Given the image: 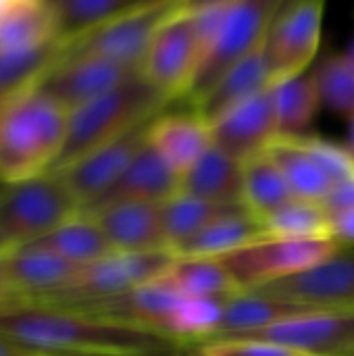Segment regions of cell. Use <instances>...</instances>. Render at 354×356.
Instances as JSON below:
<instances>
[{
  "mask_svg": "<svg viewBox=\"0 0 354 356\" xmlns=\"http://www.w3.org/2000/svg\"><path fill=\"white\" fill-rule=\"evenodd\" d=\"M271 88V75L265 58V44L252 52L246 60L234 67L192 111L198 113L209 125L232 108L259 96Z\"/></svg>",
  "mask_w": 354,
  "mask_h": 356,
  "instance_id": "cell-22",
  "label": "cell"
},
{
  "mask_svg": "<svg viewBox=\"0 0 354 356\" xmlns=\"http://www.w3.org/2000/svg\"><path fill=\"white\" fill-rule=\"evenodd\" d=\"M332 238L344 248H354V211L332 217Z\"/></svg>",
  "mask_w": 354,
  "mask_h": 356,
  "instance_id": "cell-35",
  "label": "cell"
},
{
  "mask_svg": "<svg viewBox=\"0 0 354 356\" xmlns=\"http://www.w3.org/2000/svg\"><path fill=\"white\" fill-rule=\"evenodd\" d=\"M213 146L238 161L261 154L280 136L273 90H265L211 123Z\"/></svg>",
  "mask_w": 354,
  "mask_h": 356,
  "instance_id": "cell-14",
  "label": "cell"
},
{
  "mask_svg": "<svg viewBox=\"0 0 354 356\" xmlns=\"http://www.w3.org/2000/svg\"><path fill=\"white\" fill-rule=\"evenodd\" d=\"M156 117L142 121L134 129L100 146L98 150L90 152L88 156L73 163L71 167L63 171H54L65 179V184L81 204V211L94 204L125 173V169L134 163V159L146 148L150 125Z\"/></svg>",
  "mask_w": 354,
  "mask_h": 356,
  "instance_id": "cell-10",
  "label": "cell"
},
{
  "mask_svg": "<svg viewBox=\"0 0 354 356\" xmlns=\"http://www.w3.org/2000/svg\"><path fill=\"white\" fill-rule=\"evenodd\" d=\"M267 236L265 223L248 209H240L182 242L171 252L177 259H223Z\"/></svg>",
  "mask_w": 354,
  "mask_h": 356,
  "instance_id": "cell-21",
  "label": "cell"
},
{
  "mask_svg": "<svg viewBox=\"0 0 354 356\" xmlns=\"http://www.w3.org/2000/svg\"><path fill=\"white\" fill-rule=\"evenodd\" d=\"M179 0H146L134 13L67 44H58L56 60H69L77 56L111 58L129 67L142 69V60L159 27L182 8Z\"/></svg>",
  "mask_w": 354,
  "mask_h": 356,
  "instance_id": "cell-7",
  "label": "cell"
},
{
  "mask_svg": "<svg viewBox=\"0 0 354 356\" xmlns=\"http://www.w3.org/2000/svg\"><path fill=\"white\" fill-rule=\"evenodd\" d=\"M148 144L175 173L184 175L213 146L211 125L192 108L165 111L152 121Z\"/></svg>",
  "mask_w": 354,
  "mask_h": 356,
  "instance_id": "cell-18",
  "label": "cell"
},
{
  "mask_svg": "<svg viewBox=\"0 0 354 356\" xmlns=\"http://www.w3.org/2000/svg\"><path fill=\"white\" fill-rule=\"evenodd\" d=\"M146 0H52L56 19V42L79 40L129 13Z\"/></svg>",
  "mask_w": 354,
  "mask_h": 356,
  "instance_id": "cell-24",
  "label": "cell"
},
{
  "mask_svg": "<svg viewBox=\"0 0 354 356\" xmlns=\"http://www.w3.org/2000/svg\"><path fill=\"white\" fill-rule=\"evenodd\" d=\"M200 60L202 46L190 15V2H184L154 33L140 71L156 90L182 104Z\"/></svg>",
  "mask_w": 354,
  "mask_h": 356,
  "instance_id": "cell-9",
  "label": "cell"
},
{
  "mask_svg": "<svg viewBox=\"0 0 354 356\" xmlns=\"http://www.w3.org/2000/svg\"><path fill=\"white\" fill-rule=\"evenodd\" d=\"M271 90L275 100L280 136L284 138L307 136L317 115V108L321 106L313 71L273 83Z\"/></svg>",
  "mask_w": 354,
  "mask_h": 356,
  "instance_id": "cell-28",
  "label": "cell"
},
{
  "mask_svg": "<svg viewBox=\"0 0 354 356\" xmlns=\"http://www.w3.org/2000/svg\"><path fill=\"white\" fill-rule=\"evenodd\" d=\"M35 246H42L44 250L75 267H88L115 254V248L111 246L102 227L96 223L94 217L86 213H79L75 219L48 234Z\"/></svg>",
  "mask_w": 354,
  "mask_h": 356,
  "instance_id": "cell-23",
  "label": "cell"
},
{
  "mask_svg": "<svg viewBox=\"0 0 354 356\" xmlns=\"http://www.w3.org/2000/svg\"><path fill=\"white\" fill-rule=\"evenodd\" d=\"M265 152L282 171L296 198L309 202H323L332 192L334 184L309 156V152L300 146L296 138L277 136Z\"/></svg>",
  "mask_w": 354,
  "mask_h": 356,
  "instance_id": "cell-26",
  "label": "cell"
},
{
  "mask_svg": "<svg viewBox=\"0 0 354 356\" xmlns=\"http://www.w3.org/2000/svg\"><path fill=\"white\" fill-rule=\"evenodd\" d=\"M255 292L321 309H354V248L342 246L315 269Z\"/></svg>",
  "mask_w": 354,
  "mask_h": 356,
  "instance_id": "cell-13",
  "label": "cell"
},
{
  "mask_svg": "<svg viewBox=\"0 0 354 356\" xmlns=\"http://www.w3.org/2000/svg\"><path fill=\"white\" fill-rule=\"evenodd\" d=\"M321 204L325 207L330 217L354 211V177L338 184V186H334L332 192L328 194V198Z\"/></svg>",
  "mask_w": 354,
  "mask_h": 356,
  "instance_id": "cell-34",
  "label": "cell"
},
{
  "mask_svg": "<svg viewBox=\"0 0 354 356\" xmlns=\"http://www.w3.org/2000/svg\"><path fill=\"white\" fill-rule=\"evenodd\" d=\"M294 198L286 177L267 152L244 161V207L255 217L265 221Z\"/></svg>",
  "mask_w": 354,
  "mask_h": 356,
  "instance_id": "cell-27",
  "label": "cell"
},
{
  "mask_svg": "<svg viewBox=\"0 0 354 356\" xmlns=\"http://www.w3.org/2000/svg\"><path fill=\"white\" fill-rule=\"evenodd\" d=\"M0 356H63L0 334Z\"/></svg>",
  "mask_w": 354,
  "mask_h": 356,
  "instance_id": "cell-36",
  "label": "cell"
},
{
  "mask_svg": "<svg viewBox=\"0 0 354 356\" xmlns=\"http://www.w3.org/2000/svg\"><path fill=\"white\" fill-rule=\"evenodd\" d=\"M182 192L215 204H244V163L211 146L182 175Z\"/></svg>",
  "mask_w": 354,
  "mask_h": 356,
  "instance_id": "cell-20",
  "label": "cell"
},
{
  "mask_svg": "<svg viewBox=\"0 0 354 356\" xmlns=\"http://www.w3.org/2000/svg\"><path fill=\"white\" fill-rule=\"evenodd\" d=\"M300 146L309 152V156L319 165V169L330 177L334 186L354 177V156L346 144L325 140L315 134L298 136Z\"/></svg>",
  "mask_w": 354,
  "mask_h": 356,
  "instance_id": "cell-32",
  "label": "cell"
},
{
  "mask_svg": "<svg viewBox=\"0 0 354 356\" xmlns=\"http://www.w3.org/2000/svg\"><path fill=\"white\" fill-rule=\"evenodd\" d=\"M159 282L184 296L200 300H227L242 294L234 277L217 259H175Z\"/></svg>",
  "mask_w": 354,
  "mask_h": 356,
  "instance_id": "cell-25",
  "label": "cell"
},
{
  "mask_svg": "<svg viewBox=\"0 0 354 356\" xmlns=\"http://www.w3.org/2000/svg\"><path fill=\"white\" fill-rule=\"evenodd\" d=\"M321 307L300 305L267 294L242 292L230 300H225L219 321L213 327L211 336L204 342L223 340V338H248L280 323H286L294 317L319 311ZM202 344V342H200Z\"/></svg>",
  "mask_w": 354,
  "mask_h": 356,
  "instance_id": "cell-17",
  "label": "cell"
},
{
  "mask_svg": "<svg viewBox=\"0 0 354 356\" xmlns=\"http://www.w3.org/2000/svg\"><path fill=\"white\" fill-rule=\"evenodd\" d=\"M313 77L321 104L351 119L354 115V63L346 52L323 56L313 69Z\"/></svg>",
  "mask_w": 354,
  "mask_h": 356,
  "instance_id": "cell-31",
  "label": "cell"
},
{
  "mask_svg": "<svg viewBox=\"0 0 354 356\" xmlns=\"http://www.w3.org/2000/svg\"><path fill=\"white\" fill-rule=\"evenodd\" d=\"M179 192H182V175L175 173L150 144H146V148L134 159V163L125 169V173L94 204H90L81 213H90L119 202L165 204Z\"/></svg>",
  "mask_w": 354,
  "mask_h": 356,
  "instance_id": "cell-16",
  "label": "cell"
},
{
  "mask_svg": "<svg viewBox=\"0 0 354 356\" xmlns=\"http://www.w3.org/2000/svg\"><path fill=\"white\" fill-rule=\"evenodd\" d=\"M54 42L52 0H0V56L38 52Z\"/></svg>",
  "mask_w": 354,
  "mask_h": 356,
  "instance_id": "cell-19",
  "label": "cell"
},
{
  "mask_svg": "<svg viewBox=\"0 0 354 356\" xmlns=\"http://www.w3.org/2000/svg\"><path fill=\"white\" fill-rule=\"evenodd\" d=\"M248 338L303 356H354V309H319Z\"/></svg>",
  "mask_w": 354,
  "mask_h": 356,
  "instance_id": "cell-12",
  "label": "cell"
},
{
  "mask_svg": "<svg viewBox=\"0 0 354 356\" xmlns=\"http://www.w3.org/2000/svg\"><path fill=\"white\" fill-rule=\"evenodd\" d=\"M346 56H348V58H351V60H353V63H354V40H353V42H351L348 50H346Z\"/></svg>",
  "mask_w": 354,
  "mask_h": 356,
  "instance_id": "cell-38",
  "label": "cell"
},
{
  "mask_svg": "<svg viewBox=\"0 0 354 356\" xmlns=\"http://www.w3.org/2000/svg\"><path fill=\"white\" fill-rule=\"evenodd\" d=\"M188 356H303L286 346L250 340V338H223L190 346Z\"/></svg>",
  "mask_w": 354,
  "mask_h": 356,
  "instance_id": "cell-33",
  "label": "cell"
},
{
  "mask_svg": "<svg viewBox=\"0 0 354 356\" xmlns=\"http://www.w3.org/2000/svg\"><path fill=\"white\" fill-rule=\"evenodd\" d=\"M69 131V111L27 86L0 102V186L50 173Z\"/></svg>",
  "mask_w": 354,
  "mask_h": 356,
  "instance_id": "cell-1",
  "label": "cell"
},
{
  "mask_svg": "<svg viewBox=\"0 0 354 356\" xmlns=\"http://www.w3.org/2000/svg\"><path fill=\"white\" fill-rule=\"evenodd\" d=\"M175 259L177 257L169 250L115 252L98 263L81 267L67 286L40 296L38 300H33V305L27 311L31 309L67 311V309H77V307L121 296L140 286L161 280L165 271L175 263Z\"/></svg>",
  "mask_w": 354,
  "mask_h": 356,
  "instance_id": "cell-4",
  "label": "cell"
},
{
  "mask_svg": "<svg viewBox=\"0 0 354 356\" xmlns=\"http://www.w3.org/2000/svg\"><path fill=\"white\" fill-rule=\"evenodd\" d=\"M346 148L353 152L354 156V115L351 117V123H348V138H346Z\"/></svg>",
  "mask_w": 354,
  "mask_h": 356,
  "instance_id": "cell-37",
  "label": "cell"
},
{
  "mask_svg": "<svg viewBox=\"0 0 354 356\" xmlns=\"http://www.w3.org/2000/svg\"><path fill=\"white\" fill-rule=\"evenodd\" d=\"M265 229L273 238L292 240H334L332 217L321 202L294 198L290 204L267 217Z\"/></svg>",
  "mask_w": 354,
  "mask_h": 356,
  "instance_id": "cell-30",
  "label": "cell"
},
{
  "mask_svg": "<svg viewBox=\"0 0 354 356\" xmlns=\"http://www.w3.org/2000/svg\"><path fill=\"white\" fill-rule=\"evenodd\" d=\"M142 73L138 67H129L100 56H77L54 63L31 86L54 98L69 113Z\"/></svg>",
  "mask_w": 354,
  "mask_h": 356,
  "instance_id": "cell-11",
  "label": "cell"
},
{
  "mask_svg": "<svg viewBox=\"0 0 354 356\" xmlns=\"http://www.w3.org/2000/svg\"><path fill=\"white\" fill-rule=\"evenodd\" d=\"M86 215L96 219L115 252L169 250V242L163 227V204L119 202L90 211Z\"/></svg>",
  "mask_w": 354,
  "mask_h": 356,
  "instance_id": "cell-15",
  "label": "cell"
},
{
  "mask_svg": "<svg viewBox=\"0 0 354 356\" xmlns=\"http://www.w3.org/2000/svg\"><path fill=\"white\" fill-rule=\"evenodd\" d=\"M246 209L244 204H215L186 192H179L171 200L163 204V227L169 242V250L179 246L182 242L194 238L209 225L217 223L219 219Z\"/></svg>",
  "mask_w": 354,
  "mask_h": 356,
  "instance_id": "cell-29",
  "label": "cell"
},
{
  "mask_svg": "<svg viewBox=\"0 0 354 356\" xmlns=\"http://www.w3.org/2000/svg\"><path fill=\"white\" fill-rule=\"evenodd\" d=\"M282 0H234L230 15L204 52L192 86L182 100L184 106L194 108L211 90L242 60L257 52L267 38V31L282 8Z\"/></svg>",
  "mask_w": 354,
  "mask_h": 356,
  "instance_id": "cell-5",
  "label": "cell"
},
{
  "mask_svg": "<svg viewBox=\"0 0 354 356\" xmlns=\"http://www.w3.org/2000/svg\"><path fill=\"white\" fill-rule=\"evenodd\" d=\"M323 15L325 2L321 0L282 4L265 38V58L271 86L307 73L315 63L321 44Z\"/></svg>",
  "mask_w": 354,
  "mask_h": 356,
  "instance_id": "cell-8",
  "label": "cell"
},
{
  "mask_svg": "<svg viewBox=\"0 0 354 356\" xmlns=\"http://www.w3.org/2000/svg\"><path fill=\"white\" fill-rule=\"evenodd\" d=\"M342 246L334 240H292L267 236L223 259L221 265L240 292H255L271 284L296 277L332 259Z\"/></svg>",
  "mask_w": 354,
  "mask_h": 356,
  "instance_id": "cell-6",
  "label": "cell"
},
{
  "mask_svg": "<svg viewBox=\"0 0 354 356\" xmlns=\"http://www.w3.org/2000/svg\"><path fill=\"white\" fill-rule=\"evenodd\" d=\"M79 213L81 204L54 171L0 186V254L38 244Z\"/></svg>",
  "mask_w": 354,
  "mask_h": 356,
  "instance_id": "cell-3",
  "label": "cell"
},
{
  "mask_svg": "<svg viewBox=\"0 0 354 356\" xmlns=\"http://www.w3.org/2000/svg\"><path fill=\"white\" fill-rule=\"evenodd\" d=\"M177 104L156 90L142 73L123 81L115 90L73 108L69 113L67 142L52 171H63L100 146L113 142L142 121L156 117Z\"/></svg>",
  "mask_w": 354,
  "mask_h": 356,
  "instance_id": "cell-2",
  "label": "cell"
}]
</instances>
